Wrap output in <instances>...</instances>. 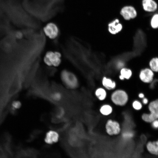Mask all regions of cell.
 <instances>
[{"label": "cell", "mask_w": 158, "mask_h": 158, "mask_svg": "<svg viewBox=\"0 0 158 158\" xmlns=\"http://www.w3.org/2000/svg\"><path fill=\"white\" fill-rule=\"evenodd\" d=\"M59 77L63 85L68 90H74L79 86V82L77 76L69 69L62 70L60 72Z\"/></svg>", "instance_id": "obj_1"}, {"label": "cell", "mask_w": 158, "mask_h": 158, "mask_svg": "<svg viewBox=\"0 0 158 158\" xmlns=\"http://www.w3.org/2000/svg\"><path fill=\"white\" fill-rule=\"evenodd\" d=\"M43 61L47 66L56 67L59 66L62 62V56L60 52L57 51L49 50L45 54Z\"/></svg>", "instance_id": "obj_2"}, {"label": "cell", "mask_w": 158, "mask_h": 158, "mask_svg": "<svg viewBox=\"0 0 158 158\" xmlns=\"http://www.w3.org/2000/svg\"><path fill=\"white\" fill-rule=\"evenodd\" d=\"M1 143L6 155L7 158L14 157L12 145V137L11 135L8 132L4 133L1 137Z\"/></svg>", "instance_id": "obj_3"}, {"label": "cell", "mask_w": 158, "mask_h": 158, "mask_svg": "<svg viewBox=\"0 0 158 158\" xmlns=\"http://www.w3.org/2000/svg\"><path fill=\"white\" fill-rule=\"evenodd\" d=\"M148 108L150 113L143 114L142 118L146 122L151 123L154 120L158 119V99L151 102Z\"/></svg>", "instance_id": "obj_4"}, {"label": "cell", "mask_w": 158, "mask_h": 158, "mask_svg": "<svg viewBox=\"0 0 158 158\" xmlns=\"http://www.w3.org/2000/svg\"><path fill=\"white\" fill-rule=\"evenodd\" d=\"M42 31L44 35L52 40L56 39L60 34V30L58 27L53 22L47 23L44 27Z\"/></svg>", "instance_id": "obj_5"}, {"label": "cell", "mask_w": 158, "mask_h": 158, "mask_svg": "<svg viewBox=\"0 0 158 158\" xmlns=\"http://www.w3.org/2000/svg\"><path fill=\"white\" fill-rule=\"evenodd\" d=\"M111 98L114 104L117 105L122 106L127 102L128 97L125 91L122 90H117L112 94Z\"/></svg>", "instance_id": "obj_6"}, {"label": "cell", "mask_w": 158, "mask_h": 158, "mask_svg": "<svg viewBox=\"0 0 158 158\" xmlns=\"http://www.w3.org/2000/svg\"><path fill=\"white\" fill-rule=\"evenodd\" d=\"M120 14L126 20H129L135 18L137 15V11L135 8L131 6H126L121 9Z\"/></svg>", "instance_id": "obj_7"}, {"label": "cell", "mask_w": 158, "mask_h": 158, "mask_svg": "<svg viewBox=\"0 0 158 158\" xmlns=\"http://www.w3.org/2000/svg\"><path fill=\"white\" fill-rule=\"evenodd\" d=\"M154 72L150 68L142 69L139 73L140 80L146 83H151L154 80Z\"/></svg>", "instance_id": "obj_8"}, {"label": "cell", "mask_w": 158, "mask_h": 158, "mask_svg": "<svg viewBox=\"0 0 158 158\" xmlns=\"http://www.w3.org/2000/svg\"><path fill=\"white\" fill-rule=\"evenodd\" d=\"M106 129L107 133L110 135L118 134L120 131L118 123L111 119L107 121L106 125Z\"/></svg>", "instance_id": "obj_9"}, {"label": "cell", "mask_w": 158, "mask_h": 158, "mask_svg": "<svg viewBox=\"0 0 158 158\" xmlns=\"http://www.w3.org/2000/svg\"><path fill=\"white\" fill-rule=\"evenodd\" d=\"M123 26L119 20L115 18L110 21L108 24V30L109 32L112 35L116 34L122 30Z\"/></svg>", "instance_id": "obj_10"}, {"label": "cell", "mask_w": 158, "mask_h": 158, "mask_svg": "<svg viewBox=\"0 0 158 158\" xmlns=\"http://www.w3.org/2000/svg\"><path fill=\"white\" fill-rule=\"evenodd\" d=\"M142 4L143 10L148 13L155 12L158 8V5L154 0H142Z\"/></svg>", "instance_id": "obj_11"}, {"label": "cell", "mask_w": 158, "mask_h": 158, "mask_svg": "<svg viewBox=\"0 0 158 158\" xmlns=\"http://www.w3.org/2000/svg\"><path fill=\"white\" fill-rule=\"evenodd\" d=\"M59 139V135L56 131L50 130L46 134L44 141L47 144H52L58 142Z\"/></svg>", "instance_id": "obj_12"}, {"label": "cell", "mask_w": 158, "mask_h": 158, "mask_svg": "<svg viewBox=\"0 0 158 158\" xmlns=\"http://www.w3.org/2000/svg\"><path fill=\"white\" fill-rule=\"evenodd\" d=\"M146 147L147 150L150 153L158 155V140L149 142L147 144Z\"/></svg>", "instance_id": "obj_13"}, {"label": "cell", "mask_w": 158, "mask_h": 158, "mask_svg": "<svg viewBox=\"0 0 158 158\" xmlns=\"http://www.w3.org/2000/svg\"><path fill=\"white\" fill-rule=\"evenodd\" d=\"M102 84L105 88L109 90L114 89L116 86V83L114 81L105 77L102 79Z\"/></svg>", "instance_id": "obj_14"}, {"label": "cell", "mask_w": 158, "mask_h": 158, "mask_svg": "<svg viewBox=\"0 0 158 158\" xmlns=\"http://www.w3.org/2000/svg\"><path fill=\"white\" fill-rule=\"evenodd\" d=\"M132 75V72L130 69L123 68L120 71V75L119 78L121 80H123L124 79H128L130 78Z\"/></svg>", "instance_id": "obj_15"}, {"label": "cell", "mask_w": 158, "mask_h": 158, "mask_svg": "<svg viewBox=\"0 0 158 158\" xmlns=\"http://www.w3.org/2000/svg\"><path fill=\"white\" fill-rule=\"evenodd\" d=\"M49 95L50 98L55 102L60 101L63 97L62 93L58 91H54L51 92Z\"/></svg>", "instance_id": "obj_16"}, {"label": "cell", "mask_w": 158, "mask_h": 158, "mask_svg": "<svg viewBox=\"0 0 158 158\" xmlns=\"http://www.w3.org/2000/svg\"><path fill=\"white\" fill-rule=\"evenodd\" d=\"M149 68L154 72L158 73V57L152 58L149 63Z\"/></svg>", "instance_id": "obj_17"}, {"label": "cell", "mask_w": 158, "mask_h": 158, "mask_svg": "<svg viewBox=\"0 0 158 158\" xmlns=\"http://www.w3.org/2000/svg\"><path fill=\"white\" fill-rule=\"evenodd\" d=\"M95 94L97 98L100 100H103L105 99L107 95L106 91L102 88H99L97 89L95 91Z\"/></svg>", "instance_id": "obj_18"}, {"label": "cell", "mask_w": 158, "mask_h": 158, "mask_svg": "<svg viewBox=\"0 0 158 158\" xmlns=\"http://www.w3.org/2000/svg\"><path fill=\"white\" fill-rule=\"evenodd\" d=\"M150 25L154 29H158V13L154 14L150 20Z\"/></svg>", "instance_id": "obj_19"}, {"label": "cell", "mask_w": 158, "mask_h": 158, "mask_svg": "<svg viewBox=\"0 0 158 158\" xmlns=\"http://www.w3.org/2000/svg\"><path fill=\"white\" fill-rule=\"evenodd\" d=\"M111 107L109 105L106 104L102 106L100 108V111L101 113L104 115H108L112 112Z\"/></svg>", "instance_id": "obj_20"}, {"label": "cell", "mask_w": 158, "mask_h": 158, "mask_svg": "<svg viewBox=\"0 0 158 158\" xmlns=\"http://www.w3.org/2000/svg\"><path fill=\"white\" fill-rule=\"evenodd\" d=\"M11 106L18 109L21 107L22 104L20 101L18 100H13L11 103Z\"/></svg>", "instance_id": "obj_21"}, {"label": "cell", "mask_w": 158, "mask_h": 158, "mask_svg": "<svg viewBox=\"0 0 158 158\" xmlns=\"http://www.w3.org/2000/svg\"><path fill=\"white\" fill-rule=\"evenodd\" d=\"M132 105L133 108L135 110H139L142 107L141 103L138 101L135 100L133 103Z\"/></svg>", "instance_id": "obj_22"}, {"label": "cell", "mask_w": 158, "mask_h": 158, "mask_svg": "<svg viewBox=\"0 0 158 158\" xmlns=\"http://www.w3.org/2000/svg\"><path fill=\"white\" fill-rule=\"evenodd\" d=\"M0 158H7L0 142Z\"/></svg>", "instance_id": "obj_23"}, {"label": "cell", "mask_w": 158, "mask_h": 158, "mask_svg": "<svg viewBox=\"0 0 158 158\" xmlns=\"http://www.w3.org/2000/svg\"><path fill=\"white\" fill-rule=\"evenodd\" d=\"M9 112L12 115L16 116L18 114L17 109L11 106L9 109Z\"/></svg>", "instance_id": "obj_24"}, {"label": "cell", "mask_w": 158, "mask_h": 158, "mask_svg": "<svg viewBox=\"0 0 158 158\" xmlns=\"http://www.w3.org/2000/svg\"><path fill=\"white\" fill-rule=\"evenodd\" d=\"M151 123L153 127L155 128H158V119L154 120Z\"/></svg>", "instance_id": "obj_25"}, {"label": "cell", "mask_w": 158, "mask_h": 158, "mask_svg": "<svg viewBox=\"0 0 158 158\" xmlns=\"http://www.w3.org/2000/svg\"><path fill=\"white\" fill-rule=\"evenodd\" d=\"M124 65L123 63L121 62H119L117 64V67L118 68H123V67Z\"/></svg>", "instance_id": "obj_26"}, {"label": "cell", "mask_w": 158, "mask_h": 158, "mask_svg": "<svg viewBox=\"0 0 158 158\" xmlns=\"http://www.w3.org/2000/svg\"><path fill=\"white\" fill-rule=\"evenodd\" d=\"M142 100V102L144 104H147L148 102V100L146 98H143Z\"/></svg>", "instance_id": "obj_27"}, {"label": "cell", "mask_w": 158, "mask_h": 158, "mask_svg": "<svg viewBox=\"0 0 158 158\" xmlns=\"http://www.w3.org/2000/svg\"><path fill=\"white\" fill-rule=\"evenodd\" d=\"M138 96L140 98H143L144 97V95L143 93H141L139 94Z\"/></svg>", "instance_id": "obj_28"}]
</instances>
